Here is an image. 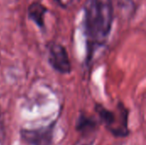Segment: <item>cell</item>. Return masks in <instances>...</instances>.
<instances>
[{"mask_svg": "<svg viewBox=\"0 0 146 145\" xmlns=\"http://www.w3.org/2000/svg\"><path fill=\"white\" fill-rule=\"evenodd\" d=\"M48 12L47 8L40 2H33L27 9V17L33 21L39 29L43 30L45 27L44 19L45 15Z\"/></svg>", "mask_w": 146, "mask_h": 145, "instance_id": "5b68a950", "label": "cell"}, {"mask_svg": "<svg viewBox=\"0 0 146 145\" xmlns=\"http://www.w3.org/2000/svg\"><path fill=\"white\" fill-rule=\"evenodd\" d=\"M114 22L112 0H86L84 4L83 26L86 46V63H90L98 49L108 41Z\"/></svg>", "mask_w": 146, "mask_h": 145, "instance_id": "6da1fadb", "label": "cell"}, {"mask_svg": "<svg viewBox=\"0 0 146 145\" xmlns=\"http://www.w3.org/2000/svg\"><path fill=\"white\" fill-rule=\"evenodd\" d=\"M55 1L62 9H68L74 7L80 0H55Z\"/></svg>", "mask_w": 146, "mask_h": 145, "instance_id": "ba28073f", "label": "cell"}, {"mask_svg": "<svg viewBox=\"0 0 146 145\" xmlns=\"http://www.w3.org/2000/svg\"><path fill=\"white\" fill-rule=\"evenodd\" d=\"M75 145H92V144H86V143H77Z\"/></svg>", "mask_w": 146, "mask_h": 145, "instance_id": "30bf717a", "label": "cell"}, {"mask_svg": "<svg viewBox=\"0 0 146 145\" xmlns=\"http://www.w3.org/2000/svg\"><path fill=\"white\" fill-rule=\"evenodd\" d=\"M5 136H6V132H5L4 122H3V115H2V114L0 112V144L4 141Z\"/></svg>", "mask_w": 146, "mask_h": 145, "instance_id": "9c48e42d", "label": "cell"}, {"mask_svg": "<svg viewBox=\"0 0 146 145\" xmlns=\"http://www.w3.org/2000/svg\"><path fill=\"white\" fill-rule=\"evenodd\" d=\"M118 7L126 17H132L137 10L138 0H117Z\"/></svg>", "mask_w": 146, "mask_h": 145, "instance_id": "8992f818", "label": "cell"}, {"mask_svg": "<svg viewBox=\"0 0 146 145\" xmlns=\"http://www.w3.org/2000/svg\"><path fill=\"white\" fill-rule=\"evenodd\" d=\"M97 126V122L91 117H88L85 115H80L77 120L76 129L80 132H87L92 131Z\"/></svg>", "mask_w": 146, "mask_h": 145, "instance_id": "52a82bcc", "label": "cell"}, {"mask_svg": "<svg viewBox=\"0 0 146 145\" xmlns=\"http://www.w3.org/2000/svg\"><path fill=\"white\" fill-rule=\"evenodd\" d=\"M96 110L101 121L110 130V132L117 137H126L128 135L127 127V111L120 104L116 112L110 111L102 105H97Z\"/></svg>", "mask_w": 146, "mask_h": 145, "instance_id": "7a4b0ae2", "label": "cell"}, {"mask_svg": "<svg viewBox=\"0 0 146 145\" xmlns=\"http://www.w3.org/2000/svg\"><path fill=\"white\" fill-rule=\"evenodd\" d=\"M48 62L50 67L61 74H68L72 66L66 48L58 43H50L48 47Z\"/></svg>", "mask_w": 146, "mask_h": 145, "instance_id": "3957f363", "label": "cell"}, {"mask_svg": "<svg viewBox=\"0 0 146 145\" xmlns=\"http://www.w3.org/2000/svg\"><path fill=\"white\" fill-rule=\"evenodd\" d=\"M54 123L39 129H22L21 137L29 145H51L53 139Z\"/></svg>", "mask_w": 146, "mask_h": 145, "instance_id": "277c9868", "label": "cell"}]
</instances>
